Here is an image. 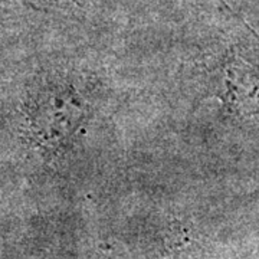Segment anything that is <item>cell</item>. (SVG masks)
Returning a JSON list of instances; mask_svg holds the SVG:
<instances>
[{
  "label": "cell",
  "mask_w": 259,
  "mask_h": 259,
  "mask_svg": "<svg viewBox=\"0 0 259 259\" xmlns=\"http://www.w3.org/2000/svg\"><path fill=\"white\" fill-rule=\"evenodd\" d=\"M29 117L37 141L45 147H56L79 127L83 108L76 94L71 90L42 91L30 102Z\"/></svg>",
  "instance_id": "6da1fadb"
},
{
  "label": "cell",
  "mask_w": 259,
  "mask_h": 259,
  "mask_svg": "<svg viewBox=\"0 0 259 259\" xmlns=\"http://www.w3.org/2000/svg\"><path fill=\"white\" fill-rule=\"evenodd\" d=\"M25 3H32L33 8H48V6H55V5H62L65 2H72V3H79L81 0H22Z\"/></svg>",
  "instance_id": "7a4b0ae2"
}]
</instances>
